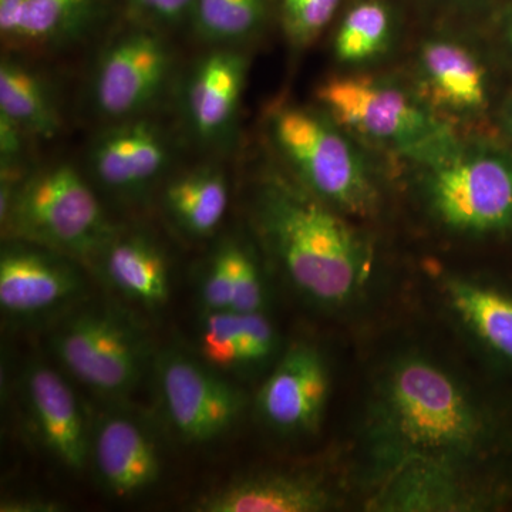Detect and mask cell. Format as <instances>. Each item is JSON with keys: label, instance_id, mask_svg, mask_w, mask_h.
<instances>
[{"label": "cell", "instance_id": "obj_1", "mask_svg": "<svg viewBox=\"0 0 512 512\" xmlns=\"http://www.w3.org/2000/svg\"><path fill=\"white\" fill-rule=\"evenodd\" d=\"M360 417V480L372 490L414 458L512 461L505 404L436 350L404 345L377 363Z\"/></svg>", "mask_w": 512, "mask_h": 512}, {"label": "cell", "instance_id": "obj_2", "mask_svg": "<svg viewBox=\"0 0 512 512\" xmlns=\"http://www.w3.org/2000/svg\"><path fill=\"white\" fill-rule=\"evenodd\" d=\"M256 231L288 284L313 308L352 311L372 291L375 245L352 218L296 183L269 173L252 200Z\"/></svg>", "mask_w": 512, "mask_h": 512}, {"label": "cell", "instance_id": "obj_3", "mask_svg": "<svg viewBox=\"0 0 512 512\" xmlns=\"http://www.w3.org/2000/svg\"><path fill=\"white\" fill-rule=\"evenodd\" d=\"M421 215L444 237L464 242L512 239V146L458 134L406 164Z\"/></svg>", "mask_w": 512, "mask_h": 512}, {"label": "cell", "instance_id": "obj_4", "mask_svg": "<svg viewBox=\"0 0 512 512\" xmlns=\"http://www.w3.org/2000/svg\"><path fill=\"white\" fill-rule=\"evenodd\" d=\"M266 130L289 175L352 220L375 217L382 187L370 150L319 107L279 104Z\"/></svg>", "mask_w": 512, "mask_h": 512}, {"label": "cell", "instance_id": "obj_5", "mask_svg": "<svg viewBox=\"0 0 512 512\" xmlns=\"http://www.w3.org/2000/svg\"><path fill=\"white\" fill-rule=\"evenodd\" d=\"M319 109L370 151L412 163L457 137L426 106L409 80L369 69L326 77L316 89Z\"/></svg>", "mask_w": 512, "mask_h": 512}, {"label": "cell", "instance_id": "obj_6", "mask_svg": "<svg viewBox=\"0 0 512 512\" xmlns=\"http://www.w3.org/2000/svg\"><path fill=\"white\" fill-rule=\"evenodd\" d=\"M0 218L12 238L72 258L92 259L114 231L90 185L66 164L19 181Z\"/></svg>", "mask_w": 512, "mask_h": 512}, {"label": "cell", "instance_id": "obj_7", "mask_svg": "<svg viewBox=\"0 0 512 512\" xmlns=\"http://www.w3.org/2000/svg\"><path fill=\"white\" fill-rule=\"evenodd\" d=\"M512 505V461L414 458L367 491L380 512H480Z\"/></svg>", "mask_w": 512, "mask_h": 512}, {"label": "cell", "instance_id": "obj_8", "mask_svg": "<svg viewBox=\"0 0 512 512\" xmlns=\"http://www.w3.org/2000/svg\"><path fill=\"white\" fill-rule=\"evenodd\" d=\"M50 348L73 379L107 399L133 392L151 357L143 329L109 308L84 309L63 319Z\"/></svg>", "mask_w": 512, "mask_h": 512}, {"label": "cell", "instance_id": "obj_9", "mask_svg": "<svg viewBox=\"0 0 512 512\" xmlns=\"http://www.w3.org/2000/svg\"><path fill=\"white\" fill-rule=\"evenodd\" d=\"M410 84L441 121L461 134L495 117L497 83L483 47L456 33H433L414 49Z\"/></svg>", "mask_w": 512, "mask_h": 512}, {"label": "cell", "instance_id": "obj_10", "mask_svg": "<svg viewBox=\"0 0 512 512\" xmlns=\"http://www.w3.org/2000/svg\"><path fill=\"white\" fill-rule=\"evenodd\" d=\"M154 370L164 419L184 443L220 439L237 426L247 409V394L241 387L184 350H164L156 357Z\"/></svg>", "mask_w": 512, "mask_h": 512}, {"label": "cell", "instance_id": "obj_11", "mask_svg": "<svg viewBox=\"0 0 512 512\" xmlns=\"http://www.w3.org/2000/svg\"><path fill=\"white\" fill-rule=\"evenodd\" d=\"M173 72V52L154 30L137 28L111 40L96 64L92 100L111 123L136 119L163 94Z\"/></svg>", "mask_w": 512, "mask_h": 512}, {"label": "cell", "instance_id": "obj_12", "mask_svg": "<svg viewBox=\"0 0 512 512\" xmlns=\"http://www.w3.org/2000/svg\"><path fill=\"white\" fill-rule=\"evenodd\" d=\"M332 394V369L318 345L306 340L281 353L256 394L255 409L269 430L286 437L315 434Z\"/></svg>", "mask_w": 512, "mask_h": 512}, {"label": "cell", "instance_id": "obj_13", "mask_svg": "<svg viewBox=\"0 0 512 512\" xmlns=\"http://www.w3.org/2000/svg\"><path fill=\"white\" fill-rule=\"evenodd\" d=\"M441 308L474 355L512 382V288L490 276H437Z\"/></svg>", "mask_w": 512, "mask_h": 512}, {"label": "cell", "instance_id": "obj_14", "mask_svg": "<svg viewBox=\"0 0 512 512\" xmlns=\"http://www.w3.org/2000/svg\"><path fill=\"white\" fill-rule=\"evenodd\" d=\"M86 282L72 256L10 238L0 252V308L16 322L63 311L83 295Z\"/></svg>", "mask_w": 512, "mask_h": 512}, {"label": "cell", "instance_id": "obj_15", "mask_svg": "<svg viewBox=\"0 0 512 512\" xmlns=\"http://www.w3.org/2000/svg\"><path fill=\"white\" fill-rule=\"evenodd\" d=\"M90 461L101 490L114 498L144 493L163 471L156 434L136 414L123 410L101 414L93 424Z\"/></svg>", "mask_w": 512, "mask_h": 512}, {"label": "cell", "instance_id": "obj_16", "mask_svg": "<svg viewBox=\"0 0 512 512\" xmlns=\"http://www.w3.org/2000/svg\"><path fill=\"white\" fill-rule=\"evenodd\" d=\"M171 141L154 121H117L93 141L90 170L97 183L119 197L144 194L168 170Z\"/></svg>", "mask_w": 512, "mask_h": 512}, {"label": "cell", "instance_id": "obj_17", "mask_svg": "<svg viewBox=\"0 0 512 512\" xmlns=\"http://www.w3.org/2000/svg\"><path fill=\"white\" fill-rule=\"evenodd\" d=\"M22 393L30 423L42 446L70 470L90 461L92 426L70 384L43 362L26 366Z\"/></svg>", "mask_w": 512, "mask_h": 512}, {"label": "cell", "instance_id": "obj_18", "mask_svg": "<svg viewBox=\"0 0 512 512\" xmlns=\"http://www.w3.org/2000/svg\"><path fill=\"white\" fill-rule=\"evenodd\" d=\"M338 493L313 473L266 471L238 478L195 504L200 512H322L338 507Z\"/></svg>", "mask_w": 512, "mask_h": 512}, {"label": "cell", "instance_id": "obj_19", "mask_svg": "<svg viewBox=\"0 0 512 512\" xmlns=\"http://www.w3.org/2000/svg\"><path fill=\"white\" fill-rule=\"evenodd\" d=\"M247 73V57L231 49L214 50L194 64L185 86L184 109L200 140L217 143L231 133Z\"/></svg>", "mask_w": 512, "mask_h": 512}, {"label": "cell", "instance_id": "obj_20", "mask_svg": "<svg viewBox=\"0 0 512 512\" xmlns=\"http://www.w3.org/2000/svg\"><path fill=\"white\" fill-rule=\"evenodd\" d=\"M92 259L101 279L128 301L158 309L170 299L167 256L150 235L113 231Z\"/></svg>", "mask_w": 512, "mask_h": 512}, {"label": "cell", "instance_id": "obj_21", "mask_svg": "<svg viewBox=\"0 0 512 512\" xmlns=\"http://www.w3.org/2000/svg\"><path fill=\"white\" fill-rule=\"evenodd\" d=\"M399 19L389 0H356L339 19L332 39L333 59L346 70H363L392 52Z\"/></svg>", "mask_w": 512, "mask_h": 512}, {"label": "cell", "instance_id": "obj_22", "mask_svg": "<svg viewBox=\"0 0 512 512\" xmlns=\"http://www.w3.org/2000/svg\"><path fill=\"white\" fill-rule=\"evenodd\" d=\"M228 201L227 177L217 167H198L177 175L163 192L164 211L192 238L214 234L227 214Z\"/></svg>", "mask_w": 512, "mask_h": 512}, {"label": "cell", "instance_id": "obj_23", "mask_svg": "<svg viewBox=\"0 0 512 512\" xmlns=\"http://www.w3.org/2000/svg\"><path fill=\"white\" fill-rule=\"evenodd\" d=\"M0 114L40 140H52L62 128V117L45 80L28 64L10 57H3L0 64Z\"/></svg>", "mask_w": 512, "mask_h": 512}, {"label": "cell", "instance_id": "obj_24", "mask_svg": "<svg viewBox=\"0 0 512 512\" xmlns=\"http://www.w3.org/2000/svg\"><path fill=\"white\" fill-rule=\"evenodd\" d=\"M104 0H25L12 45L57 49L76 42L97 20Z\"/></svg>", "mask_w": 512, "mask_h": 512}, {"label": "cell", "instance_id": "obj_25", "mask_svg": "<svg viewBox=\"0 0 512 512\" xmlns=\"http://www.w3.org/2000/svg\"><path fill=\"white\" fill-rule=\"evenodd\" d=\"M268 0H194L191 16L202 39L217 45H238L264 26Z\"/></svg>", "mask_w": 512, "mask_h": 512}, {"label": "cell", "instance_id": "obj_26", "mask_svg": "<svg viewBox=\"0 0 512 512\" xmlns=\"http://www.w3.org/2000/svg\"><path fill=\"white\" fill-rule=\"evenodd\" d=\"M198 349L201 359L220 372L241 370L238 313L204 312L198 332Z\"/></svg>", "mask_w": 512, "mask_h": 512}, {"label": "cell", "instance_id": "obj_27", "mask_svg": "<svg viewBox=\"0 0 512 512\" xmlns=\"http://www.w3.org/2000/svg\"><path fill=\"white\" fill-rule=\"evenodd\" d=\"M231 239L232 301L229 311L265 312L266 288L254 249L242 239Z\"/></svg>", "mask_w": 512, "mask_h": 512}, {"label": "cell", "instance_id": "obj_28", "mask_svg": "<svg viewBox=\"0 0 512 512\" xmlns=\"http://www.w3.org/2000/svg\"><path fill=\"white\" fill-rule=\"evenodd\" d=\"M342 0H281L282 28L299 49L312 45L338 13Z\"/></svg>", "mask_w": 512, "mask_h": 512}, {"label": "cell", "instance_id": "obj_29", "mask_svg": "<svg viewBox=\"0 0 512 512\" xmlns=\"http://www.w3.org/2000/svg\"><path fill=\"white\" fill-rule=\"evenodd\" d=\"M238 313L241 370L261 369L279 357V335L265 312Z\"/></svg>", "mask_w": 512, "mask_h": 512}, {"label": "cell", "instance_id": "obj_30", "mask_svg": "<svg viewBox=\"0 0 512 512\" xmlns=\"http://www.w3.org/2000/svg\"><path fill=\"white\" fill-rule=\"evenodd\" d=\"M200 299L204 312L231 309L232 254L229 237L218 242L205 264L201 278Z\"/></svg>", "mask_w": 512, "mask_h": 512}, {"label": "cell", "instance_id": "obj_31", "mask_svg": "<svg viewBox=\"0 0 512 512\" xmlns=\"http://www.w3.org/2000/svg\"><path fill=\"white\" fill-rule=\"evenodd\" d=\"M26 138L28 134L13 123L8 117L0 114V161H2V174H10L18 168L23 154H25Z\"/></svg>", "mask_w": 512, "mask_h": 512}, {"label": "cell", "instance_id": "obj_32", "mask_svg": "<svg viewBox=\"0 0 512 512\" xmlns=\"http://www.w3.org/2000/svg\"><path fill=\"white\" fill-rule=\"evenodd\" d=\"M137 10L154 22L177 23L191 16L194 0H131Z\"/></svg>", "mask_w": 512, "mask_h": 512}, {"label": "cell", "instance_id": "obj_33", "mask_svg": "<svg viewBox=\"0 0 512 512\" xmlns=\"http://www.w3.org/2000/svg\"><path fill=\"white\" fill-rule=\"evenodd\" d=\"M494 37L498 49H501L505 59L512 64V3L505 6L495 20Z\"/></svg>", "mask_w": 512, "mask_h": 512}, {"label": "cell", "instance_id": "obj_34", "mask_svg": "<svg viewBox=\"0 0 512 512\" xmlns=\"http://www.w3.org/2000/svg\"><path fill=\"white\" fill-rule=\"evenodd\" d=\"M494 119L501 140L512 146V90L498 104Z\"/></svg>", "mask_w": 512, "mask_h": 512}, {"label": "cell", "instance_id": "obj_35", "mask_svg": "<svg viewBox=\"0 0 512 512\" xmlns=\"http://www.w3.org/2000/svg\"><path fill=\"white\" fill-rule=\"evenodd\" d=\"M2 512H50L62 510L59 504L53 501L36 500V498H23V500H9L2 504Z\"/></svg>", "mask_w": 512, "mask_h": 512}, {"label": "cell", "instance_id": "obj_36", "mask_svg": "<svg viewBox=\"0 0 512 512\" xmlns=\"http://www.w3.org/2000/svg\"><path fill=\"white\" fill-rule=\"evenodd\" d=\"M451 2H453V0H451Z\"/></svg>", "mask_w": 512, "mask_h": 512}]
</instances>
